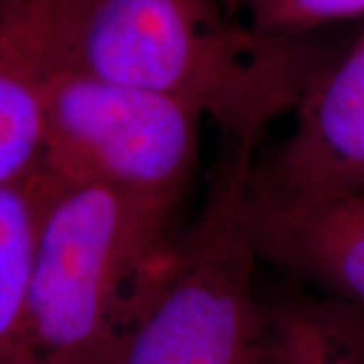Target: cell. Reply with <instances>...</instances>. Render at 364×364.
Instances as JSON below:
<instances>
[{"label":"cell","mask_w":364,"mask_h":364,"mask_svg":"<svg viewBox=\"0 0 364 364\" xmlns=\"http://www.w3.org/2000/svg\"><path fill=\"white\" fill-rule=\"evenodd\" d=\"M200 119L168 95L63 65L47 90L39 162L61 184L178 203L196 168Z\"/></svg>","instance_id":"cell-4"},{"label":"cell","mask_w":364,"mask_h":364,"mask_svg":"<svg viewBox=\"0 0 364 364\" xmlns=\"http://www.w3.org/2000/svg\"><path fill=\"white\" fill-rule=\"evenodd\" d=\"M245 23L272 35H310L320 26L364 16V0H243Z\"/></svg>","instance_id":"cell-10"},{"label":"cell","mask_w":364,"mask_h":364,"mask_svg":"<svg viewBox=\"0 0 364 364\" xmlns=\"http://www.w3.org/2000/svg\"><path fill=\"white\" fill-rule=\"evenodd\" d=\"M255 152L221 146L207 205L174 243L116 364H249L259 334L257 253L241 221Z\"/></svg>","instance_id":"cell-3"},{"label":"cell","mask_w":364,"mask_h":364,"mask_svg":"<svg viewBox=\"0 0 364 364\" xmlns=\"http://www.w3.org/2000/svg\"><path fill=\"white\" fill-rule=\"evenodd\" d=\"M51 186L41 162L25 176L0 186V354L23 348L26 294Z\"/></svg>","instance_id":"cell-9"},{"label":"cell","mask_w":364,"mask_h":364,"mask_svg":"<svg viewBox=\"0 0 364 364\" xmlns=\"http://www.w3.org/2000/svg\"><path fill=\"white\" fill-rule=\"evenodd\" d=\"M85 0H4L0 11V186L41 160L45 100L67 65Z\"/></svg>","instance_id":"cell-6"},{"label":"cell","mask_w":364,"mask_h":364,"mask_svg":"<svg viewBox=\"0 0 364 364\" xmlns=\"http://www.w3.org/2000/svg\"><path fill=\"white\" fill-rule=\"evenodd\" d=\"M2 4H4V0H0V11H2Z\"/></svg>","instance_id":"cell-14"},{"label":"cell","mask_w":364,"mask_h":364,"mask_svg":"<svg viewBox=\"0 0 364 364\" xmlns=\"http://www.w3.org/2000/svg\"><path fill=\"white\" fill-rule=\"evenodd\" d=\"M219 2H221V6L227 11V13L233 14L235 16V14L239 13V6H241V2H243V0H219Z\"/></svg>","instance_id":"cell-12"},{"label":"cell","mask_w":364,"mask_h":364,"mask_svg":"<svg viewBox=\"0 0 364 364\" xmlns=\"http://www.w3.org/2000/svg\"><path fill=\"white\" fill-rule=\"evenodd\" d=\"M249 364H253V352H251V358H249Z\"/></svg>","instance_id":"cell-13"},{"label":"cell","mask_w":364,"mask_h":364,"mask_svg":"<svg viewBox=\"0 0 364 364\" xmlns=\"http://www.w3.org/2000/svg\"><path fill=\"white\" fill-rule=\"evenodd\" d=\"M174 208L102 184L53 181L33 257L23 348L45 364H116L168 265Z\"/></svg>","instance_id":"cell-2"},{"label":"cell","mask_w":364,"mask_h":364,"mask_svg":"<svg viewBox=\"0 0 364 364\" xmlns=\"http://www.w3.org/2000/svg\"><path fill=\"white\" fill-rule=\"evenodd\" d=\"M241 221L259 259L364 308V195L277 207L245 188Z\"/></svg>","instance_id":"cell-7"},{"label":"cell","mask_w":364,"mask_h":364,"mask_svg":"<svg viewBox=\"0 0 364 364\" xmlns=\"http://www.w3.org/2000/svg\"><path fill=\"white\" fill-rule=\"evenodd\" d=\"M294 114L291 132L255 158L249 195L277 207L364 195V31L318 75Z\"/></svg>","instance_id":"cell-5"},{"label":"cell","mask_w":364,"mask_h":364,"mask_svg":"<svg viewBox=\"0 0 364 364\" xmlns=\"http://www.w3.org/2000/svg\"><path fill=\"white\" fill-rule=\"evenodd\" d=\"M0 364H45V363L39 360L33 352L18 348V350L2 352V354H0Z\"/></svg>","instance_id":"cell-11"},{"label":"cell","mask_w":364,"mask_h":364,"mask_svg":"<svg viewBox=\"0 0 364 364\" xmlns=\"http://www.w3.org/2000/svg\"><path fill=\"white\" fill-rule=\"evenodd\" d=\"M253 364H364V308L301 289L261 304Z\"/></svg>","instance_id":"cell-8"},{"label":"cell","mask_w":364,"mask_h":364,"mask_svg":"<svg viewBox=\"0 0 364 364\" xmlns=\"http://www.w3.org/2000/svg\"><path fill=\"white\" fill-rule=\"evenodd\" d=\"M338 55L314 33L257 31L219 0H85L67 65L168 95L210 117L225 144L259 148Z\"/></svg>","instance_id":"cell-1"}]
</instances>
